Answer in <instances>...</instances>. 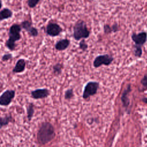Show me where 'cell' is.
<instances>
[{"label":"cell","mask_w":147,"mask_h":147,"mask_svg":"<svg viewBox=\"0 0 147 147\" xmlns=\"http://www.w3.org/2000/svg\"><path fill=\"white\" fill-rule=\"evenodd\" d=\"M55 137V132L53 125L48 122L42 123L37 133L38 143L41 145H45L51 141Z\"/></svg>","instance_id":"cell-1"},{"label":"cell","mask_w":147,"mask_h":147,"mask_svg":"<svg viewBox=\"0 0 147 147\" xmlns=\"http://www.w3.org/2000/svg\"><path fill=\"white\" fill-rule=\"evenodd\" d=\"M90 35L86 22L82 19H79L73 27V37L76 41L88 38Z\"/></svg>","instance_id":"cell-2"},{"label":"cell","mask_w":147,"mask_h":147,"mask_svg":"<svg viewBox=\"0 0 147 147\" xmlns=\"http://www.w3.org/2000/svg\"><path fill=\"white\" fill-rule=\"evenodd\" d=\"M21 25L18 24H13L10 26L9 29V41L16 42L21 38V32L22 30Z\"/></svg>","instance_id":"cell-3"},{"label":"cell","mask_w":147,"mask_h":147,"mask_svg":"<svg viewBox=\"0 0 147 147\" xmlns=\"http://www.w3.org/2000/svg\"><path fill=\"white\" fill-rule=\"evenodd\" d=\"M63 32V29L60 25L54 22H49L46 26L45 33L47 36L56 37Z\"/></svg>","instance_id":"cell-4"},{"label":"cell","mask_w":147,"mask_h":147,"mask_svg":"<svg viewBox=\"0 0 147 147\" xmlns=\"http://www.w3.org/2000/svg\"><path fill=\"white\" fill-rule=\"evenodd\" d=\"M16 92L13 90H7L0 96V105L7 106L9 105L14 98Z\"/></svg>","instance_id":"cell-5"},{"label":"cell","mask_w":147,"mask_h":147,"mask_svg":"<svg viewBox=\"0 0 147 147\" xmlns=\"http://www.w3.org/2000/svg\"><path fill=\"white\" fill-rule=\"evenodd\" d=\"M113 61V57L109 55H102L98 56L94 60V66L96 68L100 67L102 65H109Z\"/></svg>","instance_id":"cell-6"},{"label":"cell","mask_w":147,"mask_h":147,"mask_svg":"<svg viewBox=\"0 0 147 147\" xmlns=\"http://www.w3.org/2000/svg\"><path fill=\"white\" fill-rule=\"evenodd\" d=\"M20 25L22 29L26 31L30 36L36 37L38 35V29L33 26L32 22L28 20H24L21 22Z\"/></svg>","instance_id":"cell-7"},{"label":"cell","mask_w":147,"mask_h":147,"mask_svg":"<svg viewBox=\"0 0 147 147\" xmlns=\"http://www.w3.org/2000/svg\"><path fill=\"white\" fill-rule=\"evenodd\" d=\"M131 38L135 45L142 47L147 41V33L145 31L140 33H133L131 35Z\"/></svg>","instance_id":"cell-8"},{"label":"cell","mask_w":147,"mask_h":147,"mask_svg":"<svg viewBox=\"0 0 147 147\" xmlns=\"http://www.w3.org/2000/svg\"><path fill=\"white\" fill-rule=\"evenodd\" d=\"M99 86V84L96 82H90L88 83L85 88L84 90L83 91V97L84 99H87L89 96L94 95L98 90Z\"/></svg>","instance_id":"cell-9"},{"label":"cell","mask_w":147,"mask_h":147,"mask_svg":"<svg viewBox=\"0 0 147 147\" xmlns=\"http://www.w3.org/2000/svg\"><path fill=\"white\" fill-rule=\"evenodd\" d=\"M30 94L33 99H44L49 95V91L47 88H37L32 91Z\"/></svg>","instance_id":"cell-10"},{"label":"cell","mask_w":147,"mask_h":147,"mask_svg":"<svg viewBox=\"0 0 147 147\" xmlns=\"http://www.w3.org/2000/svg\"><path fill=\"white\" fill-rule=\"evenodd\" d=\"M70 44V40L68 38H63L58 40L55 45V48L57 51H62L66 49Z\"/></svg>","instance_id":"cell-11"},{"label":"cell","mask_w":147,"mask_h":147,"mask_svg":"<svg viewBox=\"0 0 147 147\" xmlns=\"http://www.w3.org/2000/svg\"><path fill=\"white\" fill-rule=\"evenodd\" d=\"M26 67V61L24 59H20L17 60L14 67L13 68L12 71L13 73L18 74L23 72Z\"/></svg>","instance_id":"cell-12"},{"label":"cell","mask_w":147,"mask_h":147,"mask_svg":"<svg viewBox=\"0 0 147 147\" xmlns=\"http://www.w3.org/2000/svg\"><path fill=\"white\" fill-rule=\"evenodd\" d=\"M13 11L7 7H4L0 10V21L10 18L13 16Z\"/></svg>","instance_id":"cell-13"},{"label":"cell","mask_w":147,"mask_h":147,"mask_svg":"<svg viewBox=\"0 0 147 147\" xmlns=\"http://www.w3.org/2000/svg\"><path fill=\"white\" fill-rule=\"evenodd\" d=\"M13 121V118L11 114L5 115L3 117L0 116V129L6 126L9 123Z\"/></svg>","instance_id":"cell-14"},{"label":"cell","mask_w":147,"mask_h":147,"mask_svg":"<svg viewBox=\"0 0 147 147\" xmlns=\"http://www.w3.org/2000/svg\"><path fill=\"white\" fill-rule=\"evenodd\" d=\"M26 111H27V118L29 121H30L34 113V106L32 103H29L27 107Z\"/></svg>","instance_id":"cell-15"},{"label":"cell","mask_w":147,"mask_h":147,"mask_svg":"<svg viewBox=\"0 0 147 147\" xmlns=\"http://www.w3.org/2000/svg\"><path fill=\"white\" fill-rule=\"evenodd\" d=\"M130 85H129L127 88L126 89L125 92L123 93L122 96L121 97V99L123 103V105L126 107L129 105V99L127 96V94L129 92H130Z\"/></svg>","instance_id":"cell-16"},{"label":"cell","mask_w":147,"mask_h":147,"mask_svg":"<svg viewBox=\"0 0 147 147\" xmlns=\"http://www.w3.org/2000/svg\"><path fill=\"white\" fill-rule=\"evenodd\" d=\"M134 48V56L138 57H140L142 56V47L137 45H133Z\"/></svg>","instance_id":"cell-17"},{"label":"cell","mask_w":147,"mask_h":147,"mask_svg":"<svg viewBox=\"0 0 147 147\" xmlns=\"http://www.w3.org/2000/svg\"><path fill=\"white\" fill-rule=\"evenodd\" d=\"M63 65L60 63H57L53 67V73L56 75H59L61 72Z\"/></svg>","instance_id":"cell-18"},{"label":"cell","mask_w":147,"mask_h":147,"mask_svg":"<svg viewBox=\"0 0 147 147\" xmlns=\"http://www.w3.org/2000/svg\"><path fill=\"white\" fill-rule=\"evenodd\" d=\"M40 1L41 0H28L27 1L28 6L30 9L34 8L38 4Z\"/></svg>","instance_id":"cell-19"},{"label":"cell","mask_w":147,"mask_h":147,"mask_svg":"<svg viewBox=\"0 0 147 147\" xmlns=\"http://www.w3.org/2000/svg\"><path fill=\"white\" fill-rule=\"evenodd\" d=\"M79 48L83 51H85L88 48V45L86 43V41L84 39H82L80 40L79 43Z\"/></svg>","instance_id":"cell-20"},{"label":"cell","mask_w":147,"mask_h":147,"mask_svg":"<svg viewBox=\"0 0 147 147\" xmlns=\"http://www.w3.org/2000/svg\"><path fill=\"white\" fill-rule=\"evenodd\" d=\"M103 32L106 34H109L112 33L113 32H112L111 26L107 24H105L103 25Z\"/></svg>","instance_id":"cell-21"},{"label":"cell","mask_w":147,"mask_h":147,"mask_svg":"<svg viewBox=\"0 0 147 147\" xmlns=\"http://www.w3.org/2000/svg\"><path fill=\"white\" fill-rule=\"evenodd\" d=\"M12 58H13V55L11 53H5L2 56L1 60L3 61H7L9 60H11Z\"/></svg>","instance_id":"cell-22"},{"label":"cell","mask_w":147,"mask_h":147,"mask_svg":"<svg viewBox=\"0 0 147 147\" xmlns=\"http://www.w3.org/2000/svg\"><path fill=\"white\" fill-rule=\"evenodd\" d=\"M73 96V91L72 89L67 90L65 92V98L66 99H69Z\"/></svg>","instance_id":"cell-23"},{"label":"cell","mask_w":147,"mask_h":147,"mask_svg":"<svg viewBox=\"0 0 147 147\" xmlns=\"http://www.w3.org/2000/svg\"><path fill=\"white\" fill-rule=\"evenodd\" d=\"M111 28L113 33H117L120 29L119 26L117 23H114L112 26H111Z\"/></svg>","instance_id":"cell-24"},{"label":"cell","mask_w":147,"mask_h":147,"mask_svg":"<svg viewBox=\"0 0 147 147\" xmlns=\"http://www.w3.org/2000/svg\"><path fill=\"white\" fill-rule=\"evenodd\" d=\"M141 84H142L143 87L145 88V89H147V74H146L141 82Z\"/></svg>","instance_id":"cell-25"},{"label":"cell","mask_w":147,"mask_h":147,"mask_svg":"<svg viewBox=\"0 0 147 147\" xmlns=\"http://www.w3.org/2000/svg\"><path fill=\"white\" fill-rule=\"evenodd\" d=\"M2 7V0H0V10L1 9Z\"/></svg>","instance_id":"cell-26"},{"label":"cell","mask_w":147,"mask_h":147,"mask_svg":"<svg viewBox=\"0 0 147 147\" xmlns=\"http://www.w3.org/2000/svg\"><path fill=\"white\" fill-rule=\"evenodd\" d=\"M142 101L147 103V98H143V99H142Z\"/></svg>","instance_id":"cell-27"}]
</instances>
